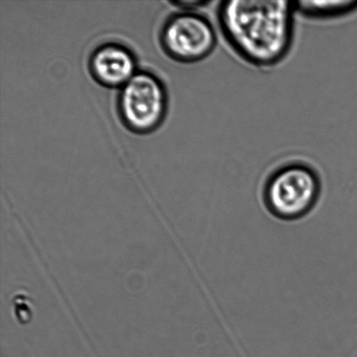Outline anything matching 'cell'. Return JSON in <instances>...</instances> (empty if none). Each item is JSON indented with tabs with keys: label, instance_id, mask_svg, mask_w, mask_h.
<instances>
[{
	"label": "cell",
	"instance_id": "obj_7",
	"mask_svg": "<svg viewBox=\"0 0 357 357\" xmlns=\"http://www.w3.org/2000/svg\"><path fill=\"white\" fill-rule=\"evenodd\" d=\"M173 3L180 8H183L185 12H195V10L209 5L210 2L206 0H194V1H178Z\"/></svg>",
	"mask_w": 357,
	"mask_h": 357
},
{
	"label": "cell",
	"instance_id": "obj_2",
	"mask_svg": "<svg viewBox=\"0 0 357 357\" xmlns=\"http://www.w3.org/2000/svg\"><path fill=\"white\" fill-rule=\"evenodd\" d=\"M321 180L312 167L304 163L279 167L266 181V208L283 220H295L309 213L319 199Z\"/></svg>",
	"mask_w": 357,
	"mask_h": 357
},
{
	"label": "cell",
	"instance_id": "obj_6",
	"mask_svg": "<svg viewBox=\"0 0 357 357\" xmlns=\"http://www.w3.org/2000/svg\"><path fill=\"white\" fill-rule=\"evenodd\" d=\"M295 8L297 13L314 20H330L347 15L357 10L356 0L342 1H296Z\"/></svg>",
	"mask_w": 357,
	"mask_h": 357
},
{
	"label": "cell",
	"instance_id": "obj_5",
	"mask_svg": "<svg viewBox=\"0 0 357 357\" xmlns=\"http://www.w3.org/2000/svg\"><path fill=\"white\" fill-rule=\"evenodd\" d=\"M90 68L94 78L103 85L123 86L135 75V61L127 48L107 44L93 52Z\"/></svg>",
	"mask_w": 357,
	"mask_h": 357
},
{
	"label": "cell",
	"instance_id": "obj_1",
	"mask_svg": "<svg viewBox=\"0 0 357 357\" xmlns=\"http://www.w3.org/2000/svg\"><path fill=\"white\" fill-rule=\"evenodd\" d=\"M295 3L227 0L217 20L227 44L244 61L273 68L289 55L295 38Z\"/></svg>",
	"mask_w": 357,
	"mask_h": 357
},
{
	"label": "cell",
	"instance_id": "obj_3",
	"mask_svg": "<svg viewBox=\"0 0 357 357\" xmlns=\"http://www.w3.org/2000/svg\"><path fill=\"white\" fill-rule=\"evenodd\" d=\"M167 98L162 83L146 73H135L122 86L119 108L127 127L136 132H149L162 121Z\"/></svg>",
	"mask_w": 357,
	"mask_h": 357
},
{
	"label": "cell",
	"instance_id": "obj_4",
	"mask_svg": "<svg viewBox=\"0 0 357 357\" xmlns=\"http://www.w3.org/2000/svg\"><path fill=\"white\" fill-rule=\"evenodd\" d=\"M162 40L171 57L195 63L208 58L215 51L217 33L208 17L195 12H183L167 20Z\"/></svg>",
	"mask_w": 357,
	"mask_h": 357
}]
</instances>
